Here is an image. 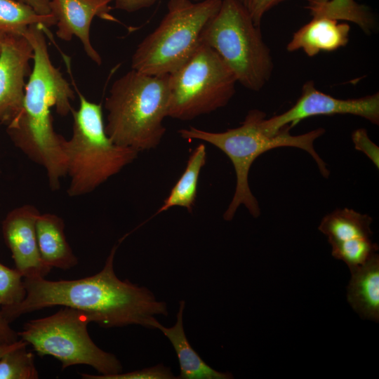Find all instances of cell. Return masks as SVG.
<instances>
[{
	"label": "cell",
	"instance_id": "8fae6325",
	"mask_svg": "<svg viewBox=\"0 0 379 379\" xmlns=\"http://www.w3.org/2000/svg\"><path fill=\"white\" fill-rule=\"evenodd\" d=\"M33 48L24 35L4 34L0 53V121L8 125L22 109Z\"/></svg>",
	"mask_w": 379,
	"mask_h": 379
},
{
	"label": "cell",
	"instance_id": "1f68e13d",
	"mask_svg": "<svg viewBox=\"0 0 379 379\" xmlns=\"http://www.w3.org/2000/svg\"><path fill=\"white\" fill-rule=\"evenodd\" d=\"M5 34H3V33H0V53H1V41H2V39H3V36Z\"/></svg>",
	"mask_w": 379,
	"mask_h": 379
},
{
	"label": "cell",
	"instance_id": "d6986e66",
	"mask_svg": "<svg viewBox=\"0 0 379 379\" xmlns=\"http://www.w3.org/2000/svg\"><path fill=\"white\" fill-rule=\"evenodd\" d=\"M206 162V147L200 144L190 154L185 171L157 214L174 206L185 208L192 213L196 201L199 175Z\"/></svg>",
	"mask_w": 379,
	"mask_h": 379
},
{
	"label": "cell",
	"instance_id": "ac0fdd59",
	"mask_svg": "<svg viewBox=\"0 0 379 379\" xmlns=\"http://www.w3.org/2000/svg\"><path fill=\"white\" fill-rule=\"evenodd\" d=\"M372 218L353 209L338 208L326 215L319 230L328 237L331 246L371 238Z\"/></svg>",
	"mask_w": 379,
	"mask_h": 379
},
{
	"label": "cell",
	"instance_id": "603a6c76",
	"mask_svg": "<svg viewBox=\"0 0 379 379\" xmlns=\"http://www.w3.org/2000/svg\"><path fill=\"white\" fill-rule=\"evenodd\" d=\"M26 294L22 274L16 268H10L0 262L1 307L20 303Z\"/></svg>",
	"mask_w": 379,
	"mask_h": 379
},
{
	"label": "cell",
	"instance_id": "484cf974",
	"mask_svg": "<svg viewBox=\"0 0 379 379\" xmlns=\"http://www.w3.org/2000/svg\"><path fill=\"white\" fill-rule=\"evenodd\" d=\"M248 11L254 23L260 26L265 14L285 0H239Z\"/></svg>",
	"mask_w": 379,
	"mask_h": 379
},
{
	"label": "cell",
	"instance_id": "7c38bea8",
	"mask_svg": "<svg viewBox=\"0 0 379 379\" xmlns=\"http://www.w3.org/2000/svg\"><path fill=\"white\" fill-rule=\"evenodd\" d=\"M40 213L34 206L25 204L8 212L2 222L4 239L24 278L45 277L51 270L42 261L37 244L36 223Z\"/></svg>",
	"mask_w": 379,
	"mask_h": 379
},
{
	"label": "cell",
	"instance_id": "44dd1931",
	"mask_svg": "<svg viewBox=\"0 0 379 379\" xmlns=\"http://www.w3.org/2000/svg\"><path fill=\"white\" fill-rule=\"evenodd\" d=\"M307 8L312 17L321 16L354 22L366 34H370L375 26L369 8L355 0H329L321 4L307 6Z\"/></svg>",
	"mask_w": 379,
	"mask_h": 379
},
{
	"label": "cell",
	"instance_id": "30bf717a",
	"mask_svg": "<svg viewBox=\"0 0 379 379\" xmlns=\"http://www.w3.org/2000/svg\"><path fill=\"white\" fill-rule=\"evenodd\" d=\"M352 114L361 117L371 123L379 124V93L352 99H340L326 94L307 81L302 88L296 102L287 111L262 120V125L270 135L276 134L281 128H291L302 119L315 116Z\"/></svg>",
	"mask_w": 379,
	"mask_h": 379
},
{
	"label": "cell",
	"instance_id": "52a82bcc",
	"mask_svg": "<svg viewBox=\"0 0 379 379\" xmlns=\"http://www.w3.org/2000/svg\"><path fill=\"white\" fill-rule=\"evenodd\" d=\"M201 42L218 53L244 87L258 91L268 82L274 67L270 49L239 0H222Z\"/></svg>",
	"mask_w": 379,
	"mask_h": 379
},
{
	"label": "cell",
	"instance_id": "5bb4252c",
	"mask_svg": "<svg viewBox=\"0 0 379 379\" xmlns=\"http://www.w3.org/2000/svg\"><path fill=\"white\" fill-rule=\"evenodd\" d=\"M350 32L347 23H338L326 17H313L293 34L286 49L290 52L302 50L309 57L321 51H333L347 44Z\"/></svg>",
	"mask_w": 379,
	"mask_h": 379
},
{
	"label": "cell",
	"instance_id": "ba28073f",
	"mask_svg": "<svg viewBox=\"0 0 379 379\" xmlns=\"http://www.w3.org/2000/svg\"><path fill=\"white\" fill-rule=\"evenodd\" d=\"M91 322L93 319L88 312L63 306L50 316L26 322L18 333L38 355L59 360L62 369L87 365L100 375L121 373L123 367L117 357L102 350L91 339L88 332Z\"/></svg>",
	"mask_w": 379,
	"mask_h": 379
},
{
	"label": "cell",
	"instance_id": "7402d4cb",
	"mask_svg": "<svg viewBox=\"0 0 379 379\" xmlns=\"http://www.w3.org/2000/svg\"><path fill=\"white\" fill-rule=\"evenodd\" d=\"M28 344L11 350L0 358V379H37L34 355L27 350Z\"/></svg>",
	"mask_w": 379,
	"mask_h": 379
},
{
	"label": "cell",
	"instance_id": "6da1fadb",
	"mask_svg": "<svg viewBox=\"0 0 379 379\" xmlns=\"http://www.w3.org/2000/svg\"><path fill=\"white\" fill-rule=\"evenodd\" d=\"M118 245H114L102 269L95 274L74 280L24 278L25 299L1 307L11 323L22 314L53 306L88 312L93 322L104 328L140 325L152 328L155 315L168 316L167 305L157 300L147 288L119 279L114 270Z\"/></svg>",
	"mask_w": 379,
	"mask_h": 379
},
{
	"label": "cell",
	"instance_id": "4dcf8cb0",
	"mask_svg": "<svg viewBox=\"0 0 379 379\" xmlns=\"http://www.w3.org/2000/svg\"><path fill=\"white\" fill-rule=\"evenodd\" d=\"M329 0H308L307 6L318 5L325 2H327Z\"/></svg>",
	"mask_w": 379,
	"mask_h": 379
},
{
	"label": "cell",
	"instance_id": "3957f363",
	"mask_svg": "<svg viewBox=\"0 0 379 379\" xmlns=\"http://www.w3.org/2000/svg\"><path fill=\"white\" fill-rule=\"evenodd\" d=\"M265 117L264 112L254 109L248 112L240 126L225 131L211 132L193 126L178 131L185 140H200L215 146L232 163L236 187L231 202L223 214L225 220H232L241 205H244L253 218L260 215L258 201L249 187L248 174L255 160L270 149L281 147L300 148L310 154L324 178H328L330 175L326 164L314 147V141L324 134V128H318L293 135L290 133L291 127L287 125L276 134L270 135L262 125Z\"/></svg>",
	"mask_w": 379,
	"mask_h": 379
},
{
	"label": "cell",
	"instance_id": "4316f807",
	"mask_svg": "<svg viewBox=\"0 0 379 379\" xmlns=\"http://www.w3.org/2000/svg\"><path fill=\"white\" fill-rule=\"evenodd\" d=\"M160 0H114L115 7L117 9L128 13H133L139 10L147 8ZM199 1L201 0H192Z\"/></svg>",
	"mask_w": 379,
	"mask_h": 379
},
{
	"label": "cell",
	"instance_id": "4fadbf2b",
	"mask_svg": "<svg viewBox=\"0 0 379 379\" xmlns=\"http://www.w3.org/2000/svg\"><path fill=\"white\" fill-rule=\"evenodd\" d=\"M114 0H51V13L56 20V36L69 41L73 36L81 41L87 56L98 65L102 58L90 39V28L95 17L117 21L110 14Z\"/></svg>",
	"mask_w": 379,
	"mask_h": 379
},
{
	"label": "cell",
	"instance_id": "9c48e42d",
	"mask_svg": "<svg viewBox=\"0 0 379 379\" xmlns=\"http://www.w3.org/2000/svg\"><path fill=\"white\" fill-rule=\"evenodd\" d=\"M168 79V117L180 121H190L226 106L237 83L218 53L202 42Z\"/></svg>",
	"mask_w": 379,
	"mask_h": 379
},
{
	"label": "cell",
	"instance_id": "5b68a950",
	"mask_svg": "<svg viewBox=\"0 0 379 379\" xmlns=\"http://www.w3.org/2000/svg\"><path fill=\"white\" fill-rule=\"evenodd\" d=\"M79 105L72 109V135L63 149L70 197L92 192L133 162L139 152L115 144L107 135L101 104L87 100L76 88Z\"/></svg>",
	"mask_w": 379,
	"mask_h": 379
},
{
	"label": "cell",
	"instance_id": "83f0119b",
	"mask_svg": "<svg viewBox=\"0 0 379 379\" xmlns=\"http://www.w3.org/2000/svg\"><path fill=\"white\" fill-rule=\"evenodd\" d=\"M18 337V332L10 326V322L3 315L0 306V345L13 343Z\"/></svg>",
	"mask_w": 379,
	"mask_h": 379
},
{
	"label": "cell",
	"instance_id": "d4e9b609",
	"mask_svg": "<svg viewBox=\"0 0 379 379\" xmlns=\"http://www.w3.org/2000/svg\"><path fill=\"white\" fill-rule=\"evenodd\" d=\"M352 140L355 149L365 154L378 168L379 148L369 138L367 131L364 128L355 130L352 134Z\"/></svg>",
	"mask_w": 379,
	"mask_h": 379
},
{
	"label": "cell",
	"instance_id": "f546056e",
	"mask_svg": "<svg viewBox=\"0 0 379 379\" xmlns=\"http://www.w3.org/2000/svg\"><path fill=\"white\" fill-rule=\"evenodd\" d=\"M25 344H28V343L24 341L23 340L20 339V340H18L17 341L11 344L0 345V358L3 355H4L6 353L11 351V350Z\"/></svg>",
	"mask_w": 379,
	"mask_h": 379
},
{
	"label": "cell",
	"instance_id": "9a60e30c",
	"mask_svg": "<svg viewBox=\"0 0 379 379\" xmlns=\"http://www.w3.org/2000/svg\"><path fill=\"white\" fill-rule=\"evenodd\" d=\"M185 300L179 302L176 323L171 327H165L157 319L152 323V328H157L170 340L180 365L179 379H230L233 375L228 372L218 371L209 366L190 344L183 326Z\"/></svg>",
	"mask_w": 379,
	"mask_h": 379
},
{
	"label": "cell",
	"instance_id": "8992f818",
	"mask_svg": "<svg viewBox=\"0 0 379 379\" xmlns=\"http://www.w3.org/2000/svg\"><path fill=\"white\" fill-rule=\"evenodd\" d=\"M222 0H168L158 26L138 45L131 69L154 76L168 75L183 65L201 44L202 33Z\"/></svg>",
	"mask_w": 379,
	"mask_h": 379
},
{
	"label": "cell",
	"instance_id": "2e32d148",
	"mask_svg": "<svg viewBox=\"0 0 379 379\" xmlns=\"http://www.w3.org/2000/svg\"><path fill=\"white\" fill-rule=\"evenodd\" d=\"M65 222L51 213H40L36 223L39 254L44 263L51 269L69 270L78 264L65 234Z\"/></svg>",
	"mask_w": 379,
	"mask_h": 379
},
{
	"label": "cell",
	"instance_id": "cb8c5ba5",
	"mask_svg": "<svg viewBox=\"0 0 379 379\" xmlns=\"http://www.w3.org/2000/svg\"><path fill=\"white\" fill-rule=\"evenodd\" d=\"M84 379H173L177 378L170 368L158 364L141 370L133 371L128 373H119L114 375H91L81 373Z\"/></svg>",
	"mask_w": 379,
	"mask_h": 379
},
{
	"label": "cell",
	"instance_id": "e0dca14e",
	"mask_svg": "<svg viewBox=\"0 0 379 379\" xmlns=\"http://www.w3.org/2000/svg\"><path fill=\"white\" fill-rule=\"evenodd\" d=\"M347 301L364 319L379 320V256L376 253L350 271Z\"/></svg>",
	"mask_w": 379,
	"mask_h": 379
},
{
	"label": "cell",
	"instance_id": "7a4b0ae2",
	"mask_svg": "<svg viewBox=\"0 0 379 379\" xmlns=\"http://www.w3.org/2000/svg\"><path fill=\"white\" fill-rule=\"evenodd\" d=\"M46 29L33 25L24 34L33 48V67L26 82L22 109L6 125V131L17 148L44 168L51 190L56 191L67 175L65 139L55 131L51 109L55 107L60 116L68 115L73 109L74 92L51 60Z\"/></svg>",
	"mask_w": 379,
	"mask_h": 379
},
{
	"label": "cell",
	"instance_id": "277c9868",
	"mask_svg": "<svg viewBox=\"0 0 379 379\" xmlns=\"http://www.w3.org/2000/svg\"><path fill=\"white\" fill-rule=\"evenodd\" d=\"M169 98L168 75L131 69L113 82L105 98L107 135L138 152L157 148L166 131Z\"/></svg>",
	"mask_w": 379,
	"mask_h": 379
},
{
	"label": "cell",
	"instance_id": "ffe728a7",
	"mask_svg": "<svg viewBox=\"0 0 379 379\" xmlns=\"http://www.w3.org/2000/svg\"><path fill=\"white\" fill-rule=\"evenodd\" d=\"M55 24L53 15H41L16 0H0V33L24 35L31 25H41L48 29Z\"/></svg>",
	"mask_w": 379,
	"mask_h": 379
},
{
	"label": "cell",
	"instance_id": "f1b7e54d",
	"mask_svg": "<svg viewBox=\"0 0 379 379\" xmlns=\"http://www.w3.org/2000/svg\"><path fill=\"white\" fill-rule=\"evenodd\" d=\"M31 6L38 13L44 15H52L50 8L51 0H16Z\"/></svg>",
	"mask_w": 379,
	"mask_h": 379
}]
</instances>
